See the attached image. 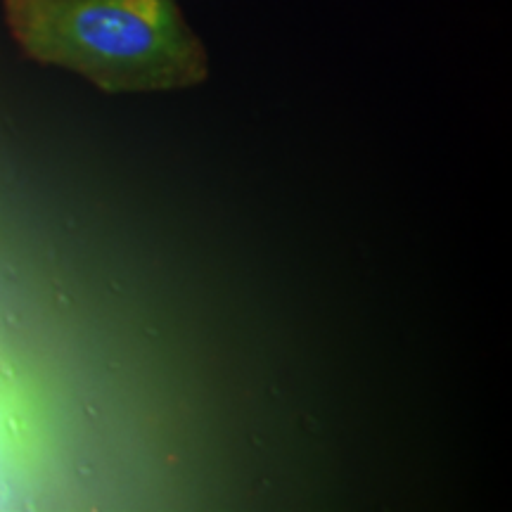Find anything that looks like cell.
<instances>
[{
    "label": "cell",
    "instance_id": "6da1fadb",
    "mask_svg": "<svg viewBox=\"0 0 512 512\" xmlns=\"http://www.w3.org/2000/svg\"><path fill=\"white\" fill-rule=\"evenodd\" d=\"M3 12L24 55L100 91H178L209 74L176 0H3Z\"/></svg>",
    "mask_w": 512,
    "mask_h": 512
}]
</instances>
